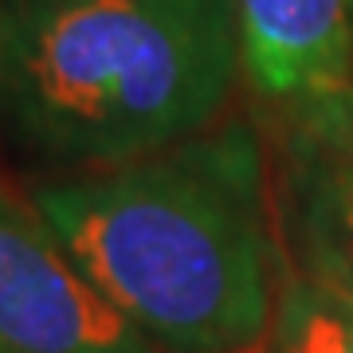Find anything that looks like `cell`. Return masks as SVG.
I'll use <instances>...</instances> for the list:
<instances>
[{
	"label": "cell",
	"instance_id": "1",
	"mask_svg": "<svg viewBox=\"0 0 353 353\" xmlns=\"http://www.w3.org/2000/svg\"><path fill=\"white\" fill-rule=\"evenodd\" d=\"M263 141L208 126L138 161L32 185V204L90 283L161 353H252L271 294Z\"/></svg>",
	"mask_w": 353,
	"mask_h": 353
},
{
	"label": "cell",
	"instance_id": "2",
	"mask_svg": "<svg viewBox=\"0 0 353 353\" xmlns=\"http://www.w3.org/2000/svg\"><path fill=\"white\" fill-rule=\"evenodd\" d=\"M236 0H0V134L94 173L216 122L240 71Z\"/></svg>",
	"mask_w": 353,
	"mask_h": 353
},
{
	"label": "cell",
	"instance_id": "3",
	"mask_svg": "<svg viewBox=\"0 0 353 353\" xmlns=\"http://www.w3.org/2000/svg\"><path fill=\"white\" fill-rule=\"evenodd\" d=\"M0 353H161L102 294L32 196L0 185Z\"/></svg>",
	"mask_w": 353,
	"mask_h": 353
},
{
	"label": "cell",
	"instance_id": "4",
	"mask_svg": "<svg viewBox=\"0 0 353 353\" xmlns=\"http://www.w3.org/2000/svg\"><path fill=\"white\" fill-rule=\"evenodd\" d=\"M275 106L279 228L299 271L353 303V75Z\"/></svg>",
	"mask_w": 353,
	"mask_h": 353
},
{
	"label": "cell",
	"instance_id": "5",
	"mask_svg": "<svg viewBox=\"0 0 353 353\" xmlns=\"http://www.w3.org/2000/svg\"><path fill=\"white\" fill-rule=\"evenodd\" d=\"M240 55L271 102L306 99L353 75L350 0H236Z\"/></svg>",
	"mask_w": 353,
	"mask_h": 353
},
{
	"label": "cell",
	"instance_id": "6",
	"mask_svg": "<svg viewBox=\"0 0 353 353\" xmlns=\"http://www.w3.org/2000/svg\"><path fill=\"white\" fill-rule=\"evenodd\" d=\"M259 353H353V303L306 275L290 279Z\"/></svg>",
	"mask_w": 353,
	"mask_h": 353
},
{
	"label": "cell",
	"instance_id": "7",
	"mask_svg": "<svg viewBox=\"0 0 353 353\" xmlns=\"http://www.w3.org/2000/svg\"><path fill=\"white\" fill-rule=\"evenodd\" d=\"M350 4H353V0H350Z\"/></svg>",
	"mask_w": 353,
	"mask_h": 353
}]
</instances>
